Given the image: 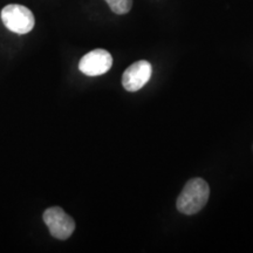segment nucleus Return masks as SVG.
Here are the masks:
<instances>
[{
    "instance_id": "20e7f679",
    "label": "nucleus",
    "mask_w": 253,
    "mask_h": 253,
    "mask_svg": "<svg viewBox=\"0 0 253 253\" xmlns=\"http://www.w3.org/2000/svg\"><path fill=\"white\" fill-rule=\"evenodd\" d=\"M113 58L106 49H94L87 53L79 62V69L88 77H99L112 68Z\"/></svg>"
},
{
    "instance_id": "7ed1b4c3",
    "label": "nucleus",
    "mask_w": 253,
    "mask_h": 253,
    "mask_svg": "<svg viewBox=\"0 0 253 253\" xmlns=\"http://www.w3.org/2000/svg\"><path fill=\"white\" fill-rule=\"evenodd\" d=\"M43 221L50 235L60 240L68 239L75 230L74 219L59 207L47 209L43 213Z\"/></svg>"
},
{
    "instance_id": "f257e3e1",
    "label": "nucleus",
    "mask_w": 253,
    "mask_h": 253,
    "mask_svg": "<svg viewBox=\"0 0 253 253\" xmlns=\"http://www.w3.org/2000/svg\"><path fill=\"white\" fill-rule=\"evenodd\" d=\"M210 188L203 178L190 179L177 198V210L184 214H195L207 205Z\"/></svg>"
},
{
    "instance_id": "423d86ee",
    "label": "nucleus",
    "mask_w": 253,
    "mask_h": 253,
    "mask_svg": "<svg viewBox=\"0 0 253 253\" xmlns=\"http://www.w3.org/2000/svg\"><path fill=\"white\" fill-rule=\"evenodd\" d=\"M115 14H126L131 9L132 0H106Z\"/></svg>"
},
{
    "instance_id": "f03ea898",
    "label": "nucleus",
    "mask_w": 253,
    "mask_h": 253,
    "mask_svg": "<svg viewBox=\"0 0 253 253\" xmlns=\"http://www.w3.org/2000/svg\"><path fill=\"white\" fill-rule=\"evenodd\" d=\"M1 20L7 30L17 34L30 33L36 24L31 9L18 4L5 6L1 11Z\"/></svg>"
},
{
    "instance_id": "39448f33",
    "label": "nucleus",
    "mask_w": 253,
    "mask_h": 253,
    "mask_svg": "<svg viewBox=\"0 0 253 253\" xmlns=\"http://www.w3.org/2000/svg\"><path fill=\"white\" fill-rule=\"evenodd\" d=\"M153 67L147 60L132 63L126 69L122 75V86L128 91H137L143 88L150 80Z\"/></svg>"
}]
</instances>
